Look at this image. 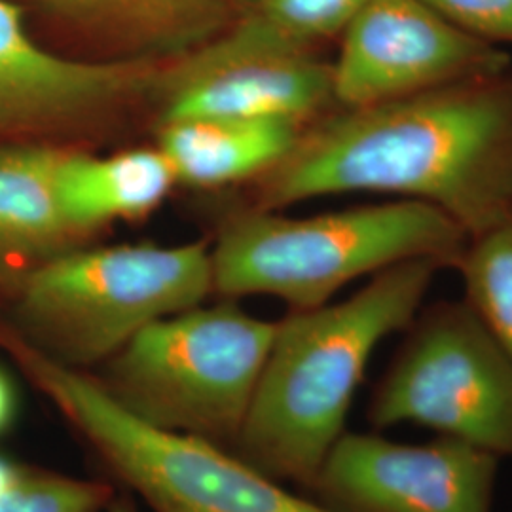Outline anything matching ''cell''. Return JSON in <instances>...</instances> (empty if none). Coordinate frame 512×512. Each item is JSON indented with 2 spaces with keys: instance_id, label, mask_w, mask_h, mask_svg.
<instances>
[{
  "instance_id": "cell-1",
  "label": "cell",
  "mask_w": 512,
  "mask_h": 512,
  "mask_svg": "<svg viewBox=\"0 0 512 512\" xmlns=\"http://www.w3.org/2000/svg\"><path fill=\"white\" fill-rule=\"evenodd\" d=\"M376 192L427 203L469 238L512 215L509 71L313 122L260 177L258 209Z\"/></svg>"
},
{
  "instance_id": "cell-2",
  "label": "cell",
  "mask_w": 512,
  "mask_h": 512,
  "mask_svg": "<svg viewBox=\"0 0 512 512\" xmlns=\"http://www.w3.org/2000/svg\"><path fill=\"white\" fill-rule=\"evenodd\" d=\"M440 268L435 260L403 262L372 275L346 300L279 321L232 452L279 482L310 490L346 433L374 351L414 321Z\"/></svg>"
},
{
  "instance_id": "cell-3",
  "label": "cell",
  "mask_w": 512,
  "mask_h": 512,
  "mask_svg": "<svg viewBox=\"0 0 512 512\" xmlns=\"http://www.w3.org/2000/svg\"><path fill=\"white\" fill-rule=\"evenodd\" d=\"M469 236L427 203H380L313 217L256 209L232 220L213 258L215 291L266 294L291 310L329 304L346 285L410 260L456 268Z\"/></svg>"
},
{
  "instance_id": "cell-4",
  "label": "cell",
  "mask_w": 512,
  "mask_h": 512,
  "mask_svg": "<svg viewBox=\"0 0 512 512\" xmlns=\"http://www.w3.org/2000/svg\"><path fill=\"white\" fill-rule=\"evenodd\" d=\"M213 291V258L203 243L71 249L19 283L0 321L55 363L82 372Z\"/></svg>"
},
{
  "instance_id": "cell-5",
  "label": "cell",
  "mask_w": 512,
  "mask_h": 512,
  "mask_svg": "<svg viewBox=\"0 0 512 512\" xmlns=\"http://www.w3.org/2000/svg\"><path fill=\"white\" fill-rule=\"evenodd\" d=\"M0 349L152 512H338L230 448L135 420L92 376L55 363L2 321Z\"/></svg>"
},
{
  "instance_id": "cell-6",
  "label": "cell",
  "mask_w": 512,
  "mask_h": 512,
  "mask_svg": "<svg viewBox=\"0 0 512 512\" xmlns=\"http://www.w3.org/2000/svg\"><path fill=\"white\" fill-rule=\"evenodd\" d=\"M275 329L232 302L200 304L145 327L93 380L135 420L232 450Z\"/></svg>"
},
{
  "instance_id": "cell-7",
  "label": "cell",
  "mask_w": 512,
  "mask_h": 512,
  "mask_svg": "<svg viewBox=\"0 0 512 512\" xmlns=\"http://www.w3.org/2000/svg\"><path fill=\"white\" fill-rule=\"evenodd\" d=\"M376 385L374 429L420 425L512 458V361L465 302L420 310Z\"/></svg>"
},
{
  "instance_id": "cell-8",
  "label": "cell",
  "mask_w": 512,
  "mask_h": 512,
  "mask_svg": "<svg viewBox=\"0 0 512 512\" xmlns=\"http://www.w3.org/2000/svg\"><path fill=\"white\" fill-rule=\"evenodd\" d=\"M160 124L194 118L279 120L300 128L334 103L332 63L247 19L154 76Z\"/></svg>"
},
{
  "instance_id": "cell-9",
  "label": "cell",
  "mask_w": 512,
  "mask_h": 512,
  "mask_svg": "<svg viewBox=\"0 0 512 512\" xmlns=\"http://www.w3.org/2000/svg\"><path fill=\"white\" fill-rule=\"evenodd\" d=\"M511 55L471 37L421 0H370L332 63L338 109H359L509 71Z\"/></svg>"
},
{
  "instance_id": "cell-10",
  "label": "cell",
  "mask_w": 512,
  "mask_h": 512,
  "mask_svg": "<svg viewBox=\"0 0 512 512\" xmlns=\"http://www.w3.org/2000/svg\"><path fill=\"white\" fill-rule=\"evenodd\" d=\"M499 458L463 440L344 433L310 492L338 512H494Z\"/></svg>"
},
{
  "instance_id": "cell-11",
  "label": "cell",
  "mask_w": 512,
  "mask_h": 512,
  "mask_svg": "<svg viewBox=\"0 0 512 512\" xmlns=\"http://www.w3.org/2000/svg\"><path fill=\"white\" fill-rule=\"evenodd\" d=\"M141 63H97L54 54L29 35L14 2L0 0V147L35 143L152 88Z\"/></svg>"
},
{
  "instance_id": "cell-12",
  "label": "cell",
  "mask_w": 512,
  "mask_h": 512,
  "mask_svg": "<svg viewBox=\"0 0 512 512\" xmlns=\"http://www.w3.org/2000/svg\"><path fill=\"white\" fill-rule=\"evenodd\" d=\"M61 150L42 143L0 147V293L6 296L38 266L76 249L78 234L55 194Z\"/></svg>"
},
{
  "instance_id": "cell-13",
  "label": "cell",
  "mask_w": 512,
  "mask_h": 512,
  "mask_svg": "<svg viewBox=\"0 0 512 512\" xmlns=\"http://www.w3.org/2000/svg\"><path fill=\"white\" fill-rule=\"evenodd\" d=\"M175 181L160 148H135L110 156L61 150L55 194L78 236L114 220L143 219L164 203Z\"/></svg>"
},
{
  "instance_id": "cell-14",
  "label": "cell",
  "mask_w": 512,
  "mask_h": 512,
  "mask_svg": "<svg viewBox=\"0 0 512 512\" xmlns=\"http://www.w3.org/2000/svg\"><path fill=\"white\" fill-rule=\"evenodd\" d=\"M302 131L279 120H177L160 124L158 148L177 183L215 188L262 177L293 150Z\"/></svg>"
},
{
  "instance_id": "cell-15",
  "label": "cell",
  "mask_w": 512,
  "mask_h": 512,
  "mask_svg": "<svg viewBox=\"0 0 512 512\" xmlns=\"http://www.w3.org/2000/svg\"><path fill=\"white\" fill-rule=\"evenodd\" d=\"M456 270L463 302L512 361V215L469 238Z\"/></svg>"
},
{
  "instance_id": "cell-16",
  "label": "cell",
  "mask_w": 512,
  "mask_h": 512,
  "mask_svg": "<svg viewBox=\"0 0 512 512\" xmlns=\"http://www.w3.org/2000/svg\"><path fill=\"white\" fill-rule=\"evenodd\" d=\"M57 12L141 33L175 37L205 21L219 0H38Z\"/></svg>"
},
{
  "instance_id": "cell-17",
  "label": "cell",
  "mask_w": 512,
  "mask_h": 512,
  "mask_svg": "<svg viewBox=\"0 0 512 512\" xmlns=\"http://www.w3.org/2000/svg\"><path fill=\"white\" fill-rule=\"evenodd\" d=\"M370 0H238L239 19H247L294 46L313 50L342 37Z\"/></svg>"
},
{
  "instance_id": "cell-18",
  "label": "cell",
  "mask_w": 512,
  "mask_h": 512,
  "mask_svg": "<svg viewBox=\"0 0 512 512\" xmlns=\"http://www.w3.org/2000/svg\"><path fill=\"white\" fill-rule=\"evenodd\" d=\"M109 484L23 465L16 484L0 495V512H107Z\"/></svg>"
},
{
  "instance_id": "cell-19",
  "label": "cell",
  "mask_w": 512,
  "mask_h": 512,
  "mask_svg": "<svg viewBox=\"0 0 512 512\" xmlns=\"http://www.w3.org/2000/svg\"><path fill=\"white\" fill-rule=\"evenodd\" d=\"M471 37L512 46V0H421Z\"/></svg>"
},
{
  "instance_id": "cell-20",
  "label": "cell",
  "mask_w": 512,
  "mask_h": 512,
  "mask_svg": "<svg viewBox=\"0 0 512 512\" xmlns=\"http://www.w3.org/2000/svg\"><path fill=\"white\" fill-rule=\"evenodd\" d=\"M19 397L16 384L0 366V437H4L18 420Z\"/></svg>"
},
{
  "instance_id": "cell-21",
  "label": "cell",
  "mask_w": 512,
  "mask_h": 512,
  "mask_svg": "<svg viewBox=\"0 0 512 512\" xmlns=\"http://www.w3.org/2000/svg\"><path fill=\"white\" fill-rule=\"evenodd\" d=\"M25 463L0 454V495L6 494L18 480Z\"/></svg>"
},
{
  "instance_id": "cell-22",
  "label": "cell",
  "mask_w": 512,
  "mask_h": 512,
  "mask_svg": "<svg viewBox=\"0 0 512 512\" xmlns=\"http://www.w3.org/2000/svg\"><path fill=\"white\" fill-rule=\"evenodd\" d=\"M107 512H139V509H137L135 501L128 499V495H126V497H114Z\"/></svg>"
}]
</instances>
